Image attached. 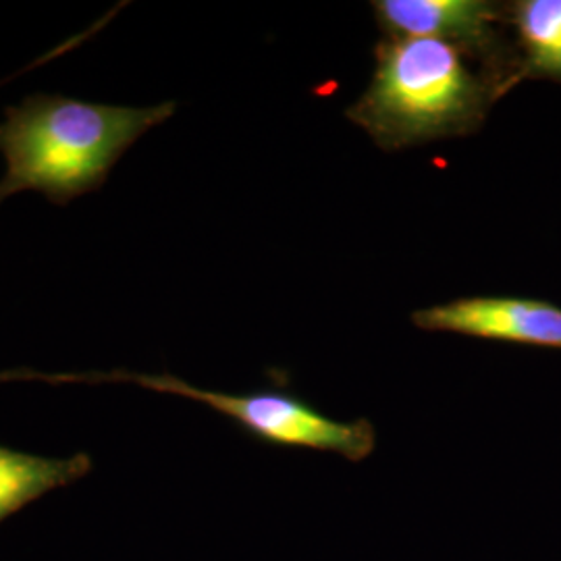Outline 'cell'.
Listing matches in <instances>:
<instances>
[{
    "label": "cell",
    "instance_id": "obj_1",
    "mask_svg": "<svg viewBox=\"0 0 561 561\" xmlns=\"http://www.w3.org/2000/svg\"><path fill=\"white\" fill-rule=\"evenodd\" d=\"M175 111L178 102L115 106L60 94H32L7 106L0 123V154L7 162L0 204L21 192H38L67 206L101 190L121 157Z\"/></svg>",
    "mask_w": 561,
    "mask_h": 561
},
{
    "label": "cell",
    "instance_id": "obj_2",
    "mask_svg": "<svg viewBox=\"0 0 561 561\" xmlns=\"http://www.w3.org/2000/svg\"><path fill=\"white\" fill-rule=\"evenodd\" d=\"M375 59L373 80L345 117L382 150L470 136L500 101L491 81L445 42L382 38Z\"/></svg>",
    "mask_w": 561,
    "mask_h": 561
},
{
    "label": "cell",
    "instance_id": "obj_3",
    "mask_svg": "<svg viewBox=\"0 0 561 561\" xmlns=\"http://www.w3.org/2000/svg\"><path fill=\"white\" fill-rule=\"evenodd\" d=\"M136 382L144 389L198 401L236 422L252 439L287 447L337 454L350 461L370 458L377 449V431L366 419L343 422L322 414L319 408L289 391L259 389L245 393H227L202 389L175 375H138L111 373L101 375V382Z\"/></svg>",
    "mask_w": 561,
    "mask_h": 561
},
{
    "label": "cell",
    "instance_id": "obj_4",
    "mask_svg": "<svg viewBox=\"0 0 561 561\" xmlns=\"http://www.w3.org/2000/svg\"><path fill=\"white\" fill-rule=\"evenodd\" d=\"M385 38H431L456 46L502 99L520 83L507 7L491 0H375Z\"/></svg>",
    "mask_w": 561,
    "mask_h": 561
},
{
    "label": "cell",
    "instance_id": "obj_5",
    "mask_svg": "<svg viewBox=\"0 0 561 561\" xmlns=\"http://www.w3.org/2000/svg\"><path fill=\"white\" fill-rule=\"evenodd\" d=\"M422 331L561 350V308L516 296H468L416 310Z\"/></svg>",
    "mask_w": 561,
    "mask_h": 561
},
{
    "label": "cell",
    "instance_id": "obj_6",
    "mask_svg": "<svg viewBox=\"0 0 561 561\" xmlns=\"http://www.w3.org/2000/svg\"><path fill=\"white\" fill-rule=\"evenodd\" d=\"M92 468L88 454L46 458L0 445V524L44 495L81 481Z\"/></svg>",
    "mask_w": 561,
    "mask_h": 561
},
{
    "label": "cell",
    "instance_id": "obj_7",
    "mask_svg": "<svg viewBox=\"0 0 561 561\" xmlns=\"http://www.w3.org/2000/svg\"><path fill=\"white\" fill-rule=\"evenodd\" d=\"M505 7L520 81L561 83V0H516Z\"/></svg>",
    "mask_w": 561,
    "mask_h": 561
},
{
    "label": "cell",
    "instance_id": "obj_8",
    "mask_svg": "<svg viewBox=\"0 0 561 561\" xmlns=\"http://www.w3.org/2000/svg\"><path fill=\"white\" fill-rule=\"evenodd\" d=\"M11 381H48V382H80V375H44L36 370H2L0 373V382Z\"/></svg>",
    "mask_w": 561,
    "mask_h": 561
}]
</instances>
